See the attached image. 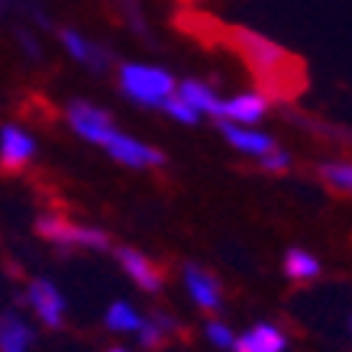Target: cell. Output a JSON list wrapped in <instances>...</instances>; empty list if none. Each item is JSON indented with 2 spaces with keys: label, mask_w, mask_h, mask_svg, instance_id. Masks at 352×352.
<instances>
[{
  "label": "cell",
  "mask_w": 352,
  "mask_h": 352,
  "mask_svg": "<svg viewBox=\"0 0 352 352\" xmlns=\"http://www.w3.org/2000/svg\"><path fill=\"white\" fill-rule=\"evenodd\" d=\"M58 43H62L65 55L72 62H78L81 68L94 72V75H104L110 68V52L100 43H94L91 36H85L78 26H62L58 30Z\"/></svg>",
  "instance_id": "30bf717a"
},
{
  "label": "cell",
  "mask_w": 352,
  "mask_h": 352,
  "mask_svg": "<svg viewBox=\"0 0 352 352\" xmlns=\"http://www.w3.org/2000/svg\"><path fill=\"white\" fill-rule=\"evenodd\" d=\"M258 168L268 171V175H285L291 168V152L278 146L275 152H268L265 159H258Z\"/></svg>",
  "instance_id": "44dd1931"
},
{
  "label": "cell",
  "mask_w": 352,
  "mask_h": 352,
  "mask_svg": "<svg viewBox=\"0 0 352 352\" xmlns=\"http://www.w3.org/2000/svg\"><path fill=\"white\" fill-rule=\"evenodd\" d=\"M36 340L39 330L20 307H0V352H32Z\"/></svg>",
  "instance_id": "7c38bea8"
},
{
  "label": "cell",
  "mask_w": 352,
  "mask_h": 352,
  "mask_svg": "<svg viewBox=\"0 0 352 352\" xmlns=\"http://www.w3.org/2000/svg\"><path fill=\"white\" fill-rule=\"evenodd\" d=\"M349 327H352V317H349Z\"/></svg>",
  "instance_id": "603a6c76"
},
{
  "label": "cell",
  "mask_w": 352,
  "mask_h": 352,
  "mask_svg": "<svg viewBox=\"0 0 352 352\" xmlns=\"http://www.w3.org/2000/svg\"><path fill=\"white\" fill-rule=\"evenodd\" d=\"M36 236L62 252H113V236L104 226L75 223L62 214H39L32 223Z\"/></svg>",
  "instance_id": "7a4b0ae2"
},
{
  "label": "cell",
  "mask_w": 352,
  "mask_h": 352,
  "mask_svg": "<svg viewBox=\"0 0 352 352\" xmlns=\"http://www.w3.org/2000/svg\"><path fill=\"white\" fill-rule=\"evenodd\" d=\"M281 272L294 285H307V281H317L323 275V262L310 249H304V245H291L281 256Z\"/></svg>",
  "instance_id": "9a60e30c"
},
{
  "label": "cell",
  "mask_w": 352,
  "mask_h": 352,
  "mask_svg": "<svg viewBox=\"0 0 352 352\" xmlns=\"http://www.w3.org/2000/svg\"><path fill=\"white\" fill-rule=\"evenodd\" d=\"M288 333L272 320H258L236 336V352H288Z\"/></svg>",
  "instance_id": "5bb4252c"
},
{
  "label": "cell",
  "mask_w": 352,
  "mask_h": 352,
  "mask_svg": "<svg viewBox=\"0 0 352 352\" xmlns=\"http://www.w3.org/2000/svg\"><path fill=\"white\" fill-rule=\"evenodd\" d=\"M317 175H320V182L327 184V188L352 197V162H342V159L320 162V165H317Z\"/></svg>",
  "instance_id": "d6986e66"
},
{
  "label": "cell",
  "mask_w": 352,
  "mask_h": 352,
  "mask_svg": "<svg viewBox=\"0 0 352 352\" xmlns=\"http://www.w3.org/2000/svg\"><path fill=\"white\" fill-rule=\"evenodd\" d=\"M113 258H117L120 272H123L142 294L155 298V294L165 291V272H162L159 262L152 256H146L142 249H136V245H113Z\"/></svg>",
  "instance_id": "52a82bcc"
},
{
  "label": "cell",
  "mask_w": 352,
  "mask_h": 352,
  "mask_svg": "<svg viewBox=\"0 0 352 352\" xmlns=\"http://www.w3.org/2000/svg\"><path fill=\"white\" fill-rule=\"evenodd\" d=\"M214 126L223 136L226 146L236 149L239 155H245V159L258 162V159H265L268 152L278 149V139L258 126H236V123H226V120H214Z\"/></svg>",
  "instance_id": "9c48e42d"
},
{
  "label": "cell",
  "mask_w": 352,
  "mask_h": 352,
  "mask_svg": "<svg viewBox=\"0 0 352 352\" xmlns=\"http://www.w3.org/2000/svg\"><path fill=\"white\" fill-rule=\"evenodd\" d=\"M178 333H182V323H178L175 314L152 310V314H142V323H139V330H136V342H139V349L155 352V349H165Z\"/></svg>",
  "instance_id": "4fadbf2b"
},
{
  "label": "cell",
  "mask_w": 352,
  "mask_h": 352,
  "mask_svg": "<svg viewBox=\"0 0 352 352\" xmlns=\"http://www.w3.org/2000/svg\"><path fill=\"white\" fill-rule=\"evenodd\" d=\"M204 342L217 352H236V336L239 333L233 330V323H226L223 317H207L204 320V330H201Z\"/></svg>",
  "instance_id": "ac0fdd59"
},
{
  "label": "cell",
  "mask_w": 352,
  "mask_h": 352,
  "mask_svg": "<svg viewBox=\"0 0 352 352\" xmlns=\"http://www.w3.org/2000/svg\"><path fill=\"white\" fill-rule=\"evenodd\" d=\"M100 323H104V330L113 333V336H136L139 323H142V310H139L133 300L117 298V300H110L107 307H104Z\"/></svg>",
  "instance_id": "e0dca14e"
},
{
  "label": "cell",
  "mask_w": 352,
  "mask_h": 352,
  "mask_svg": "<svg viewBox=\"0 0 352 352\" xmlns=\"http://www.w3.org/2000/svg\"><path fill=\"white\" fill-rule=\"evenodd\" d=\"M162 113H165V117L168 120H175V123H182V126H197V123H201V113H197V110L194 107H188V104H184L182 97L175 94L168 100V104H165V107H162Z\"/></svg>",
  "instance_id": "ffe728a7"
},
{
  "label": "cell",
  "mask_w": 352,
  "mask_h": 352,
  "mask_svg": "<svg viewBox=\"0 0 352 352\" xmlns=\"http://www.w3.org/2000/svg\"><path fill=\"white\" fill-rule=\"evenodd\" d=\"M268 110H272V100L262 91H239V94L220 100L214 120H226L236 126H258L268 117Z\"/></svg>",
  "instance_id": "8fae6325"
},
{
  "label": "cell",
  "mask_w": 352,
  "mask_h": 352,
  "mask_svg": "<svg viewBox=\"0 0 352 352\" xmlns=\"http://www.w3.org/2000/svg\"><path fill=\"white\" fill-rule=\"evenodd\" d=\"M182 288L188 300L207 317H220V310L226 307L223 281L201 262H184L182 265Z\"/></svg>",
  "instance_id": "8992f818"
},
{
  "label": "cell",
  "mask_w": 352,
  "mask_h": 352,
  "mask_svg": "<svg viewBox=\"0 0 352 352\" xmlns=\"http://www.w3.org/2000/svg\"><path fill=\"white\" fill-rule=\"evenodd\" d=\"M175 94L182 97L188 107H194L201 117H217V110H220V100L223 97L217 94L214 85H207V81H201V78H184V81H178V91Z\"/></svg>",
  "instance_id": "2e32d148"
},
{
  "label": "cell",
  "mask_w": 352,
  "mask_h": 352,
  "mask_svg": "<svg viewBox=\"0 0 352 352\" xmlns=\"http://www.w3.org/2000/svg\"><path fill=\"white\" fill-rule=\"evenodd\" d=\"M23 304L30 310L32 323L43 327V330H62L68 323V298H65V291L55 285L52 278L45 275L30 278L26 288H23Z\"/></svg>",
  "instance_id": "3957f363"
},
{
  "label": "cell",
  "mask_w": 352,
  "mask_h": 352,
  "mask_svg": "<svg viewBox=\"0 0 352 352\" xmlns=\"http://www.w3.org/2000/svg\"><path fill=\"white\" fill-rule=\"evenodd\" d=\"M65 126L72 129L81 142L100 149V146L107 142L110 133L117 129V120H113V113H110L107 107H100L94 100L72 97V100L65 104Z\"/></svg>",
  "instance_id": "5b68a950"
},
{
  "label": "cell",
  "mask_w": 352,
  "mask_h": 352,
  "mask_svg": "<svg viewBox=\"0 0 352 352\" xmlns=\"http://www.w3.org/2000/svg\"><path fill=\"white\" fill-rule=\"evenodd\" d=\"M117 87L133 107L139 110H162L178 91V78L165 65L152 62H120L117 65Z\"/></svg>",
  "instance_id": "6da1fadb"
},
{
  "label": "cell",
  "mask_w": 352,
  "mask_h": 352,
  "mask_svg": "<svg viewBox=\"0 0 352 352\" xmlns=\"http://www.w3.org/2000/svg\"><path fill=\"white\" fill-rule=\"evenodd\" d=\"M39 155V139L20 123H0V168L23 171Z\"/></svg>",
  "instance_id": "ba28073f"
},
{
  "label": "cell",
  "mask_w": 352,
  "mask_h": 352,
  "mask_svg": "<svg viewBox=\"0 0 352 352\" xmlns=\"http://www.w3.org/2000/svg\"><path fill=\"white\" fill-rule=\"evenodd\" d=\"M100 149H104V155L110 162H117L120 168H129V171H155L168 165V155L159 146H152V142L133 136V133H126L120 126L110 133Z\"/></svg>",
  "instance_id": "277c9868"
},
{
  "label": "cell",
  "mask_w": 352,
  "mask_h": 352,
  "mask_svg": "<svg viewBox=\"0 0 352 352\" xmlns=\"http://www.w3.org/2000/svg\"><path fill=\"white\" fill-rule=\"evenodd\" d=\"M107 352H129V349H126V346H110Z\"/></svg>",
  "instance_id": "7402d4cb"
}]
</instances>
